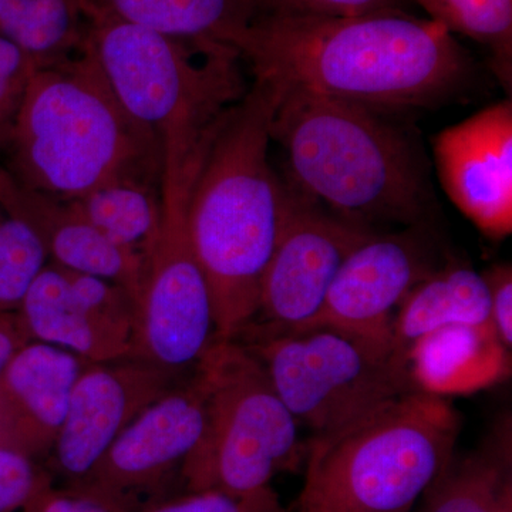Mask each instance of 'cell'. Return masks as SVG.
I'll return each instance as SVG.
<instances>
[{"mask_svg": "<svg viewBox=\"0 0 512 512\" xmlns=\"http://www.w3.org/2000/svg\"><path fill=\"white\" fill-rule=\"evenodd\" d=\"M30 339L87 363L136 353L138 306L123 286L47 262L18 309Z\"/></svg>", "mask_w": 512, "mask_h": 512, "instance_id": "obj_12", "label": "cell"}, {"mask_svg": "<svg viewBox=\"0 0 512 512\" xmlns=\"http://www.w3.org/2000/svg\"><path fill=\"white\" fill-rule=\"evenodd\" d=\"M205 394L197 370L138 414L80 483L117 512H144L174 497L181 471L200 440Z\"/></svg>", "mask_w": 512, "mask_h": 512, "instance_id": "obj_10", "label": "cell"}, {"mask_svg": "<svg viewBox=\"0 0 512 512\" xmlns=\"http://www.w3.org/2000/svg\"><path fill=\"white\" fill-rule=\"evenodd\" d=\"M451 35L487 47L498 79H512V0H412Z\"/></svg>", "mask_w": 512, "mask_h": 512, "instance_id": "obj_25", "label": "cell"}, {"mask_svg": "<svg viewBox=\"0 0 512 512\" xmlns=\"http://www.w3.org/2000/svg\"><path fill=\"white\" fill-rule=\"evenodd\" d=\"M282 87L254 84L222 117L188 201V231L208 288L215 339H235L258 309L262 276L281 234L288 183L271 160V121Z\"/></svg>", "mask_w": 512, "mask_h": 512, "instance_id": "obj_2", "label": "cell"}, {"mask_svg": "<svg viewBox=\"0 0 512 512\" xmlns=\"http://www.w3.org/2000/svg\"><path fill=\"white\" fill-rule=\"evenodd\" d=\"M18 512H117L92 495L53 481L43 485Z\"/></svg>", "mask_w": 512, "mask_h": 512, "instance_id": "obj_31", "label": "cell"}, {"mask_svg": "<svg viewBox=\"0 0 512 512\" xmlns=\"http://www.w3.org/2000/svg\"><path fill=\"white\" fill-rule=\"evenodd\" d=\"M461 416L412 390L306 444L295 512H410L454 456Z\"/></svg>", "mask_w": 512, "mask_h": 512, "instance_id": "obj_5", "label": "cell"}, {"mask_svg": "<svg viewBox=\"0 0 512 512\" xmlns=\"http://www.w3.org/2000/svg\"><path fill=\"white\" fill-rule=\"evenodd\" d=\"M417 228L375 232L340 266L311 328H329L384 348L393 346V319L414 286L439 268Z\"/></svg>", "mask_w": 512, "mask_h": 512, "instance_id": "obj_14", "label": "cell"}, {"mask_svg": "<svg viewBox=\"0 0 512 512\" xmlns=\"http://www.w3.org/2000/svg\"><path fill=\"white\" fill-rule=\"evenodd\" d=\"M447 197L491 239L512 231V104L501 101L434 137Z\"/></svg>", "mask_w": 512, "mask_h": 512, "instance_id": "obj_15", "label": "cell"}, {"mask_svg": "<svg viewBox=\"0 0 512 512\" xmlns=\"http://www.w3.org/2000/svg\"><path fill=\"white\" fill-rule=\"evenodd\" d=\"M89 19L120 20L174 39L238 50L255 19L249 0H84Z\"/></svg>", "mask_w": 512, "mask_h": 512, "instance_id": "obj_19", "label": "cell"}, {"mask_svg": "<svg viewBox=\"0 0 512 512\" xmlns=\"http://www.w3.org/2000/svg\"><path fill=\"white\" fill-rule=\"evenodd\" d=\"M256 16H355L404 9L412 0H249Z\"/></svg>", "mask_w": 512, "mask_h": 512, "instance_id": "obj_28", "label": "cell"}, {"mask_svg": "<svg viewBox=\"0 0 512 512\" xmlns=\"http://www.w3.org/2000/svg\"><path fill=\"white\" fill-rule=\"evenodd\" d=\"M47 262L42 241L20 211L19 180L0 165V311H18Z\"/></svg>", "mask_w": 512, "mask_h": 512, "instance_id": "obj_24", "label": "cell"}, {"mask_svg": "<svg viewBox=\"0 0 512 512\" xmlns=\"http://www.w3.org/2000/svg\"><path fill=\"white\" fill-rule=\"evenodd\" d=\"M23 217L53 264L107 279L140 299L148 262L101 235L69 202L30 190L19 181Z\"/></svg>", "mask_w": 512, "mask_h": 512, "instance_id": "obj_17", "label": "cell"}, {"mask_svg": "<svg viewBox=\"0 0 512 512\" xmlns=\"http://www.w3.org/2000/svg\"><path fill=\"white\" fill-rule=\"evenodd\" d=\"M281 87L271 140L284 150L293 187L333 214L370 229L426 224L429 180L402 130L369 107Z\"/></svg>", "mask_w": 512, "mask_h": 512, "instance_id": "obj_3", "label": "cell"}, {"mask_svg": "<svg viewBox=\"0 0 512 512\" xmlns=\"http://www.w3.org/2000/svg\"><path fill=\"white\" fill-rule=\"evenodd\" d=\"M491 325L483 274L464 265L434 269L400 303L393 319V346L406 359L417 340L447 326Z\"/></svg>", "mask_w": 512, "mask_h": 512, "instance_id": "obj_20", "label": "cell"}, {"mask_svg": "<svg viewBox=\"0 0 512 512\" xmlns=\"http://www.w3.org/2000/svg\"><path fill=\"white\" fill-rule=\"evenodd\" d=\"M490 512H512V485L505 488Z\"/></svg>", "mask_w": 512, "mask_h": 512, "instance_id": "obj_33", "label": "cell"}, {"mask_svg": "<svg viewBox=\"0 0 512 512\" xmlns=\"http://www.w3.org/2000/svg\"><path fill=\"white\" fill-rule=\"evenodd\" d=\"M406 362L414 389L443 397L487 389L511 372V352L491 325L431 332L407 350Z\"/></svg>", "mask_w": 512, "mask_h": 512, "instance_id": "obj_18", "label": "cell"}, {"mask_svg": "<svg viewBox=\"0 0 512 512\" xmlns=\"http://www.w3.org/2000/svg\"><path fill=\"white\" fill-rule=\"evenodd\" d=\"M490 296V320L507 350L512 349V269L510 264L493 266L483 274Z\"/></svg>", "mask_w": 512, "mask_h": 512, "instance_id": "obj_30", "label": "cell"}, {"mask_svg": "<svg viewBox=\"0 0 512 512\" xmlns=\"http://www.w3.org/2000/svg\"><path fill=\"white\" fill-rule=\"evenodd\" d=\"M10 173L59 200L120 181H163V147L121 106L92 52L33 74L9 150Z\"/></svg>", "mask_w": 512, "mask_h": 512, "instance_id": "obj_4", "label": "cell"}, {"mask_svg": "<svg viewBox=\"0 0 512 512\" xmlns=\"http://www.w3.org/2000/svg\"><path fill=\"white\" fill-rule=\"evenodd\" d=\"M254 76L376 111L450 99L473 59L439 23L406 9L355 16H256L238 45Z\"/></svg>", "mask_w": 512, "mask_h": 512, "instance_id": "obj_1", "label": "cell"}, {"mask_svg": "<svg viewBox=\"0 0 512 512\" xmlns=\"http://www.w3.org/2000/svg\"><path fill=\"white\" fill-rule=\"evenodd\" d=\"M67 202L116 247L148 262L163 222V181H120Z\"/></svg>", "mask_w": 512, "mask_h": 512, "instance_id": "obj_21", "label": "cell"}, {"mask_svg": "<svg viewBox=\"0 0 512 512\" xmlns=\"http://www.w3.org/2000/svg\"><path fill=\"white\" fill-rule=\"evenodd\" d=\"M144 512H288L274 488H262L254 493L227 491H187L168 498Z\"/></svg>", "mask_w": 512, "mask_h": 512, "instance_id": "obj_27", "label": "cell"}, {"mask_svg": "<svg viewBox=\"0 0 512 512\" xmlns=\"http://www.w3.org/2000/svg\"><path fill=\"white\" fill-rule=\"evenodd\" d=\"M89 28L84 0H0V36L39 67L80 55Z\"/></svg>", "mask_w": 512, "mask_h": 512, "instance_id": "obj_22", "label": "cell"}, {"mask_svg": "<svg viewBox=\"0 0 512 512\" xmlns=\"http://www.w3.org/2000/svg\"><path fill=\"white\" fill-rule=\"evenodd\" d=\"M212 136L164 151L163 222L138 299L134 357L177 376L190 375L215 340L210 288L188 231L192 184Z\"/></svg>", "mask_w": 512, "mask_h": 512, "instance_id": "obj_9", "label": "cell"}, {"mask_svg": "<svg viewBox=\"0 0 512 512\" xmlns=\"http://www.w3.org/2000/svg\"><path fill=\"white\" fill-rule=\"evenodd\" d=\"M298 424L333 433L394 397L416 390L407 362L384 348L329 328L242 336Z\"/></svg>", "mask_w": 512, "mask_h": 512, "instance_id": "obj_8", "label": "cell"}, {"mask_svg": "<svg viewBox=\"0 0 512 512\" xmlns=\"http://www.w3.org/2000/svg\"><path fill=\"white\" fill-rule=\"evenodd\" d=\"M52 481L37 461L0 447V512H18Z\"/></svg>", "mask_w": 512, "mask_h": 512, "instance_id": "obj_29", "label": "cell"}, {"mask_svg": "<svg viewBox=\"0 0 512 512\" xmlns=\"http://www.w3.org/2000/svg\"><path fill=\"white\" fill-rule=\"evenodd\" d=\"M485 447L451 457L443 473L421 497L420 512H490L512 485L511 423L504 420Z\"/></svg>", "mask_w": 512, "mask_h": 512, "instance_id": "obj_23", "label": "cell"}, {"mask_svg": "<svg viewBox=\"0 0 512 512\" xmlns=\"http://www.w3.org/2000/svg\"><path fill=\"white\" fill-rule=\"evenodd\" d=\"M187 376L137 357L89 363L74 383L46 473L59 485L80 483L128 424Z\"/></svg>", "mask_w": 512, "mask_h": 512, "instance_id": "obj_13", "label": "cell"}, {"mask_svg": "<svg viewBox=\"0 0 512 512\" xmlns=\"http://www.w3.org/2000/svg\"><path fill=\"white\" fill-rule=\"evenodd\" d=\"M39 64L0 36V151H8L20 110Z\"/></svg>", "mask_w": 512, "mask_h": 512, "instance_id": "obj_26", "label": "cell"}, {"mask_svg": "<svg viewBox=\"0 0 512 512\" xmlns=\"http://www.w3.org/2000/svg\"><path fill=\"white\" fill-rule=\"evenodd\" d=\"M86 46L121 106L163 150L210 133L248 92L234 47L104 18L90 19Z\"/></svg>", "mask_w": 512, "mask_h": 512, "instance_id": "obj_6", "label": "cell"}, {"mask_svg": "<svg viewBox=\"0 0 512 512\" xmlns=\"http://www.w3.org/2000/svg\"><path fill=\"white\" fill-rule=\"evenodd\" d=\"M32 342L18 311H0V377L23 346Z\"/></svg>", "mask_w": 512, "mask_h": 512, "instance_id": "obj_32", "label": "cell"}, {"mask_svg": "<svg viewBox=\"0 0 512 512\" xmlns=\"http://www.w3.org/2000/svg\"><path fill=\"white\" fill-rule=\"evenodd\" d=\"M86 360L29 342L0 377V447L46 460L62 429L70 394Z\"/></svg>", "mask_w": 512, "mask_h": 512, "instance_id": "obj_16", "label": "cell"}, {"mask_svg": "<svg viewBox=\"0 0 512 512\" xmlns=\"http://www.w3.org/2000/svg\"><path fill=\"white\" fill-rule=\"evenodd\" d=\"M195 370L204 387L205 420L181 471L184 493H254L305 460L298 421L241 342L215 339Z\"/></svg>", "mask_w": 512, "mask_h": 512, "instance_id": "obj_7", "label": "cell"}, {"mask_svg": "<svg viewBox=\"0 0 512 512\" xmlns=\"http://www.w3.org/2000/svg\"><path fill=\"white\" fill-rule=\"evenodd\" d=\"M281 234L262 276L258 309L237 338L309 329L345 259L375 229L345 220L288 183Z\"/></svg>", "mask_w": 512, "mask_h": 512, "instance_id": "obj_11", "label": "cell"}]
</instances>
